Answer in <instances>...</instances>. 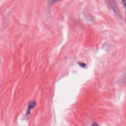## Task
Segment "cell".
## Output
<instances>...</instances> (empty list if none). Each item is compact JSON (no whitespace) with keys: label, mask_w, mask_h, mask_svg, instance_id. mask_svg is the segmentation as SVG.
Segmentation results:
<instances>
[{"label":"cell","mask_w":126,"mask_h":126,"mask_svg":"<svg viewBox=\"0 0 126 126\" xmlns=\"http://www.w3.org/2000/svg\"><path fill=\"white\" fill-rule=\"evenodd\" d=\"M107 5L111 8L116 15L121 17L120 13L119 12V8L117 6V4L115 0H105Z\"/></svg>","instance_id":"obj_1"},{"label":"cell","mask_w":126,"mask_h":126,"mask_svg":"<svg viewBox=\"0 0 126 126\" xmlns=\"http://www.w3.org/2000/svg\"><path fill=\"white\" fill-rule=\"evenodd\" d=\"M35 104H36V102L34 100H32L29 102V103L28 104V107L27 113H26V114L27 115H29L30 114L31 109H32L35 106Z\"/></svg>","instance_id":"obj_2"},{"label":"cell","mask_w":126,"mask_h":126,"mask_svg":"<svg viewBox=\"0 0 126 126\" xmlns=\"http://www.w3.org/2000/svg\"><path fill=\"white\" fill-rule=\"evenodd\" d=\"M61 0H48V1L49 4H54L55 3L59 2Z\"/></svg>","instance_id":"obj_3"},{"label":"cell","mask_w":126,"mask_h":126,"mask_svg":"<svg viewBox=\"0 0 126 126\" xmlns=\"http://www.w3.org/2000/svg\"><path fill=\"white\" fill-rule=\"evenodd\" d=\"M122 0V4L124 6V8L125 9V11H126V0Z\"/></svg>","instance_id":"obj_4"},{"label":"cell","mask_w":126,"mask_h":126,"mask_svg":"<svg viewBox=\"0 0 126 126\" xmlns=\"http://www.w3.org/2000/svg\"><path fill=\"white\" fill-rule=\"evenodd\" d=\"M94 126H99L97 124H94Z\"/></svg>","instance_id":"obj_5"}]
</instances>
